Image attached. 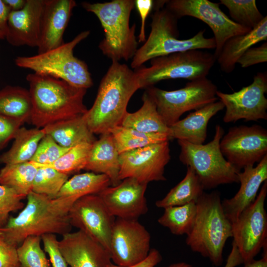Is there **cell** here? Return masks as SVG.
<instances>
[{"label": "cell", "instance_id": "obj_13", "mask_svg": "<svg viewBox=\"0 0 267 267\" xmlns=\"http://www.w3.org/2000/svg\"><path fill=\"white\" fill-rule=\"evenodd\" d=\"M220 146L226 160L241 171L267 154V131L257 124L232 127L223 135Z\"/></svg>", "mask_w": 267, "mask_h": 267}, {"label": "cell", "instance_id": "obj_41", "mask_svg": "<svg viewBox=\"0 0 267 267\" xmlns=\"http://www.w3.org/2000/svg\"><path fill=\"white\" fill-rule=\"evenodd\" d=\"M44 251L49 257L52 267H68L58 246V240L54 234H45L41 236Z\"/></svg>", "mask_w": 267, "mask_h": 267}, {"label": "cell", "instance_id": "obj_17", "mask_svg": "<svg viewBox=\"0 0 267 267\" xmlns=\"http://www.w3.org/2000/svg\"><path fill=\"white\" fill-rule=\"evenodd\" d=\"M68 216L72 226L78 228L109 252L115 220L98 195H89L77 200Z\"/></svg>", "mask_w": 267, "mask_h": 267}, {"label": "cell", "instance_id": "obj_36", "mask_svg": "<svg viewBox=\"0 0 267 267\" xmlns=\"http://www.w3.org/2000/svg\"><path fill=\"white\" fill-rule=\"evenodd\" d=\"M220 3L228 9L233 21L251 29L264 17L258 9L255 0H220Z\"/></svg>", "mask_w": 267, "mask_h": 267}, {"label": "cell", "instance_id": "obj_27", "mask_svg": "<svg viewBox=\"0 0 267 267\" xmlns=\"http://www.w3.org/2000/svg\"><path fill=\"white\" fill-rule=\"evenodd\" d=\"M143 104L136 111L127 112L121 126L145 134H164L168 135L169 127L159 114L156 104L146 92L142 96Z\"/></svg>", "mask_w": 267, "mask_h": 267}, {"label": "cell", "instance_id": "obj_49", "mask_svg": "<svg viewBox=\"0 0 267 267\" xmlns=\"http://www.w3.org/2000/svg\"><path fill=\"white\" fill-rule=\"evenodd\" d=\"M10 11H18L24 7L26 0H2Z\"/></svg>", "mask_w": 267, "mask_h": 267}, {"label": "cell", "instance_id": "obj_10", "mask_svg": "<svg viewBox=\"0 0 267 267\" xmlns=\"http://www.w3.org/2000/svg\"><path fill=\"white\" fill-rule=\"evenodd\" d=\"M217 86L207 77L189 81L184 88L167 91L154 86L146 92L155 102L157 110L169 127L185 112L196 110L217 101Z\"/></svg>", "mask_w": 267, "mask_h": 267}, {"label": "cell", "instance_id": "obj_43", "mask_svg": "<svg viewBox=\"0 0 267 267\" xmlns=\"http://www.w3.org/2000/svg\"><path fill=\"white\" fill-rule=\"evenodd\" d=\"M267 61V42L258 47H251L247 50L238 60L237 63L242 68L265 63Z\"/></svg>", "mask_w": 267, "mask_h": 267}, {"label": "cell", "instance_id": "obj_32", "mask_svg": "<svg viewBox=\"0 0 267 267\" xmlns=\"http://www.w3.org/2000/svg\"><path fill=\"white\" fill-rule=\"evenodd\" d=\"M38 169L30 161L5 165L0 170V184L13 189L26 198L32 191Z\"/></svg>", "mask_w": 267, "mask_h": 267}, {"label": "cell", "instance_id": "obj_35", "mask_svg": "<svg viewBox=\"0 0 267 267\" xmlns=\"http://www.w3.org/2000/svg\"><path fill=\"white\" fill-rule=\"evenodd\" d=\"M92 144L83 143L77 145L71 148L56 161L49 164L40 165L30 162L37 167L51 168L69 176L85 169Z\"/></svg>", "mask_w": 267, "mask_h": 267}, {"label": "cell", "instance_id": "obj_40", "mask_svg": "<svg viewBox=\"0 0 267 267\" xmlns=\"http://www.w3.org/2000/svg\"><path fill=\"white\" fill-rule=\"evenodd\" d=\"M24 198L13 189L0 184V228L6 224L10 213L23 208Z\"/></svg>", "mask_w": 267, "mask_h": 267}, {"label": "cell", "instance_id": "obj_1", "mask_svg": "<svg viewBox=\"0 0 267 267\" xmlns=\"http://www.w3.org/2000/svg\"><path fill=\"white\" fill-rule=\"evenodd\" d=\"M24 208L10 217L0 228V236L8 244L18 247L28 237L45 234L62 236L70 232L72 225L68 213L75 200L66 197L50 198L31 191Z\"/></svg>", "mask_w": 267, "mask_h": 267}, {"label": "cell", "instance_id": "obj_25", "mask_svg": "<svg viewBox=\"0 0 267 267\" xmlns=\"http://www.w3.org/2000/svg\"><path fill=\"white\" fill-rule=\"evenodd\" d=\"M267 40V17L249 32L233 36L224 44L216 58L221 70L226 73L235 69L238 60L253 45Z\"/></svg>", "mask_w": 267, "mask_h": 267}, {"label": "cell", "instance_id": "obj_48", "mask_svg": "<svg viewBox=\"0 0 267 267\" xmlns=\"http://www.w3.org/2000/svg\"><path fill=\"white\" fill-rule=\"evenodd\" d=\"M243 263V261L238 250L234 242H232L231 251L228 256L224 267H235Z\"/></svg>", "mask_w": 267, "mask_h": 267}, {"label": "cell", "instance_id": "obj_29", "mask_svg": "<svg viewBox=\"0 0 267 267\" xmlns=\"http://www.w3.org/2000/svg\"><path fill=\"white\" fill-rule=\"evenodd\" d=\"M111 185L110 180L105 175L93 172L77 174L67 180L56 198H70L76 201L85 196L97 195Z\"/></svg>", "mask_w": 267, "mask_h": 267}, {"label": "cell", "instance_id": "obj_5", "mask_svg": "<svg viewBox=\"0 0 267 267\" xmlns=\"http://www.w3.org/2000/svg\"><path fill=\"white\" fill-rule=\"evenodd\" d=\"M82 5L97 16L104 30V38L98 45L102 53L112 61L133 58L138 44L135 35V24L130 27V15L135 7V1L84 2Z\"/></svg>", "mask_w": 267, "mask_h": 267}, {"label": "cell", "instance_id": "obj_23", "mask_svg": "<svg viewBox=\"0 0 267 267\" xmlns=\"http://www.w3.org/2000/svg\"><path fill=\"white\" fill-rule=\"evenodd\" d=\"M224 108L220 100L189 113L169 127V140L177 139L194 144H202L207 138L210 120Z\"/></svg>", "mask_w": 267, "mask_h": 267}, {"label": "cell", "instance_id": "obj_34", "mask_svg": "<svg viewBox=\"0 0 267 267\" xmlns=\"http://www.w3.org/2000/svg\"><path fill=\"white\" fill-rule=\"evenodd\" d=\"M111 134L120 154L153 144L169 141L164 134H145L121 125L113 129Z\"/></svg>", "mask_w": 267, "mask_h": 267}, {"label": "cell", "instance_id": "obj_38", "mask_svg": "<svg viewBox=\"0 0 267 267\" xmlns=\"http://www.w3.org/2000/svg\"><path fill=\"white\" fill-rule=\"evenodd\" d=\"M41 237L26 238L17 248L21 267H50V261L41 247Z\"/></svg>", "mask_w": 267, "mask_h": 267}, {"label": "cell", "instance_id": "obj_15", "mask_svg": "<svg viewBox=\"0 0 267 267\" xmlns=\"http://www.w3.org/2000/svg\"><path fill=\"white\" fill-rule=\"evenodd\" d=\"M119 179L133 178L148 184L165 181V166L171 159L169 141L151 144L120 154Z\"/></svg>", "mask_w": 267, "mask_h": 267}, {"label": "cell", "instance_id": "obj_31", "mask_svg": "<svg viewBox=\"0 0 267 267\" xmlns=\"http://www.w3.org/2000/svg\"><path fill=\"white\" fill-rule=\"evenodd\" d=\"M204 188L195 172L189 167L184 178L172 188L162 199L157 200V207L165 208L181 206L191 202H196L204 192Z\"/></svg>", "mask_w": 267, "mask_h": 267}, {"label": "cell", "instance_id": "obj_7", "mask_svg": "<svg viewBox=\"0 0 267 267\" xmlns=\"http://www.w3.org/2000/svg\"><path fill=\"white\" fill-rule=\"evenodd\" d=\"M82 32L72 41L54 48L30 56H17L15 63L19 67L34 73L62 80L77 88L88 89L93 85L87 64L74 55L76 46L89 35Z\"/></svg>", "mask_w": 267, "mask_h": 267}, {"label": "cell", "instance_id": "obj_9", "mask_svg": "<svg viewBox=\"0 0 267 267\" xmlns=\"http://www.w3.org/2000/svg\"><path fill=\"white\" fill-rule=\"evenodd\" d=\"M216 61L213 53L191 49L153 58L150 66L140 67L134 72L140 89H147L164 80L192 81L206 77Z\"/></svg>", "mask_w": 267, "mask_h": 267}, {"label": "cell", "instance_id": "obj_33", "mask_svg": "<svg viewBox=\"0 0 267 267\" xmlns=\"http://www.w3.org/2000/svg\"><path fill=\"white\" fill-rule=\"evenodd\" d=\"M197 212L196 202L164 208L158 222L177 235H187L192 229Z\"/></svg>", "mask_w": 267, "mask_h": 267}, {"label": "cell", "instance_id": "obj_3", "mask_svg": "<svg viewBox=\"0 0 267 267\" xmlns=\"http://www.w3.org/2000/svg\"><path fill=\"white\" fill-rule=\"evenodd\" d=\"M32 110L30 122L41 129L52 123L84 115L88 109L84 103L87 89L74 87L50 76L29 74Z\"/></svg>", "mask_w": 267, "mask_h": 267}, {"label": "cell", "instance_id": "obj_50", "mask_svg": "<svg viewBox=\"0 0 267 267\" xmlns=\"http://www.w3.org/2000/svg\"><path fill=\"white\" fill-rule=\"evenodd\" d=\"M243 267H267V255H263L261 259L259 260L254 259L245 264Z\"/></svg>", "mask_w": 267, "mask_h": 267}, {"label": "cell", "instance_id": "obj_51", "mask_svg": "<svg viewBox=\"0 0 267 267\" xmlns=\"http://www.w3.org/2000/svg\"><path fill=\"white\" fill-rule=\"evenodd\" d=\"M167 267H192V266L185 262H179L173 264Z\"/></svg>", "mask_w": 267, "mask_h": 267}, {"label": "cell", "instance_id": "obj_26", "mask_svg": "<svg viewBox=\"0 0 267 267\" xmlns=\"http://www.w3.org/2000/svg\"><path fill=\"white\" fill-rule=\"evenodd\" d=\"M84 114L52 123L43 129L45 134L64 147L71 148L83 143L92 144L96 139L89 130Z\"/></svg>", "mask_w": 267, "mask_h": 267}, {"label": "cell", "instance_id": "obj_20", "mask_svg": "<svg viewBox=\"0 0 267 267\" xmlns=\"http://www.w3.org/2000/svg\"><path fill=\"white\" fill-rule=\"evenodd\" d=\"M44 0H26L23 8L10 11L5 39L14 46L38 47Z\"/></svg>", "mask_w": 267, "mask_h": 267}, {"label": "cell", "instance_id": "obj_47", "mask_svg": "<svg viewBox=\"0 0 267 267\" xmlns=\"http://www.w3.org/2000/svg\"><path fill=\"white\" fill-rule=\"evenodd\" d=\"M10 10L2 0H0V41L5 39L7 20Z\"/></svg>", "mask_w": 267, "mask_h": 267}, {"label": "cell", "instance_id": "obj_4", "mask_svg": "<svg viewBox=\"0 0 267 267\" xmlns=\"http://www.w3.org/2000/svg\"><path fill=\"white\" fill-rule=\"evenodd\" d=\"M195 222L185 242L191 250L209 259L212 264L221 266L223 250L227 239L232 236L231 222L223 210L217 191L203 192L196 202Z\"/></svg>", "mask_w": 267, "mask_h": 267}, {"label": "cell", "instance_id": "obj_2", "mask_svg": "<svg viewBox=\"0 0 267 267\" xmlns=\"http://www.w3.org/2000/svg\"><path fill=\"white\" fill-rule=\"evenodd\" d=\"M140 89L134 71L126 64L112 61L102 78L94 102L84 114L94 134L110 133L121 125L133 95Z\"/></svg>", "mask_w": 267, "mask_h": 267}, {"label": "cell", "instance_id": "obj_6", "mask_svg": "<svg viewBox=\"0 0 267 267\" xmlns=\"http://www.w3.org/2000/svg\"><path fill=\"white\" fill-rule=\"evenodd\" d=\"M178 18L167 8L155 7L152 16L151 31L144 44L132 58L131 67L137 69L153 58L191 49H215V39L204 36L205 30L199 31L187 39H179Z\"/></svg>", "mask_w": 267, "mask_h": 267}, {"label": "cell", "instance_id": "obj_12", "mask_svg": "<svg viewBox=\"0 0 267 267\" xmlns=\"http://www.w3.org/2000/svg\"><path fill=\"white\" fill-rule=\"evenodd\" d=\"M166 8L178 19L191 16L207 24L212 30L216 42L217 57L225 42L231 37L249 32L252 29L239 25L220 8V3L208 0H167Z\"/></svg>", "mask_w": 267, "mask_h": 267}, {"label": "cell", "instance_id": "obj_21", "mask_svg": "<svg viewBox=\"0 0 267 267\" xmlns=\"http://www.w3.org/2000/svg\"><path fill=\"white\" fill-rule=\"evenodd\" d=\"M76 5L74 0H44L38 53L64 43L63 34Z\"/></svg>", "mask_w": 267, "mask_h": 267}, {"label": "cell", "instance_id": "obj_44", "mask_svg": "<svg viewBox=\"0 0 267 267\" xmlns=\"http://www.w3.org/2000/svg\"><path fill=\"white\" fill-rule=\"evenodd\" d=\"M17 248L5 242L0 236V267H21Z\"/></svg>", "mask_w": 267, "mask_h": 267}, {"label": "cell", "instance_id": "obj_28", "mask_svg": "<svg viewBox=\"0 0 267 267\" xmlns=\"http://www.w3.org/2000/svg\"><path fill=\"white\" fill-rule=\"evenodd\" d=\"M45 135L43 128L21 127L14 138L11 148L0 155V163L8 165L30 161Z\"/></svg>", "mask_w": 267, "mask_h": 267}, {"label": "cell", "instance_id": "obj_37", "mask_svg": "<svg viewBox=\"0 0 267 267\" xmlns=\"http://www.w3.org/2000/svg\"><path fill=\"white\" fill-rule=\"evenodd\" d=\"M32 191L55 198L69 176L48 167H38Z\"/></svg>", "mask_w": 267, "mask_h": 267}, {"label": "cell", "instance_id": "obj_11", "mask_svg": "<svg viewBox=\"0 0 267 267\" xmlns=\"http://www.w3.org/2000/svg\"><path fill=\"white\" fill-rule=\"evenodd\" d=\"M267 194V180L255 201L231 223L232 242L244 264L254 260L267 244V214L265 208Z\"/></svg>", "mask_w": 267, "mask_h": 267}, {"label": "cell", "instance_id": "obj_22", "mask_svg": "<svg viewBox=\"0 0 267 267\" xmlns=\"http://www.w3.org/2000/svg\"><path fill=\"white\" fill-rule=\"evenodd\" d=\"M238 176L240 186L238 192L233 197L222 201L224 213L231 223L255 201L261 185L267 180V154L256 167H245Z\"/></svg>", "mask_w": 267, "mask_h": 267}, {"label": "cell", "instance_id": "obj_19", "mask_svg": "<svg viewBox=\"0 0 267 267\" xmlns=\"http://www.w3.org/2000/svg\"><path fill=\"white\" fill-rule=\"evenodd\" d=\"M58 246L70 267H108L112 263L109 252L81 230L63 235Z\"/></svg>", "mask_w": 267, "mask_h": 267}, {"label": "cell", "instance_id": "obj_14", "mask_svg": "<svg viewBox=\"0 0 267 267\" xmlns=\"http://www.w3.org/2000/svg\"><path fill=\"white\" fill-rule=\"evenodd\" d=\"M267 72L258 73L250 85L237 91L227 93L218 90L217 96L225 108L223 122L229 123L240 119L246 122L267 120Z\"/></svg>", "mask_w": 267, "mask_h": 267}, {"label": "cell", "instance_id": "obj_18", "mask_svg": "<svg viewBox=\"0 0 267 267\" xmlns=\"http://www.w3.org/2000/svg\"><path fill=\"white\" fill-rule=\"evenodd\" d=\"M147 186L146 183L129 178L118 185L108 186L97 195L113 217L137 220L148 211L145 196Z\"/></svg>", "mask_w": 267, "mask_h": 267}, {"label": "cell", "instance_id": "obj_30", "mask_svg": "<svg viewBox=\"0 0 267 267\" xmlns=\"http://www.w3.org/2000/svg\"><path fill=\"white\" fill-rule=\"evenodd\" d=\"M32 103L29 90L19 86H7L0 90V114L30 122Z\"/></svg>", "mask_w": 267, "mask_h": 267}, {"label": "cell", "instance_id": "obj_45", "mask_svg": "<svg viewBox=\"0 0 267 267\" xmlns=\"http://www.w3.org/2000/svg\"><path fill=\"white\" fill-rule=\"evenodd\" d=\"M134 1L135 7H136L141 19V26L138 35V42H144L146 40V19L153 7L154 1L152 0H136Z\"/></svg>", "mask_w": 267, "mask_h": 267}, {"label": "cell", "instance_id": "obj_8", "mask_svg": "<svg viewBox=\"0 0 267 267\" xmlns=\"http://www.w3.org/2000/svg\"><path fill=\"white\" fill-rule=\"evenodd\" d=\"M224 134L223 128L217 125L213 139L205 144L178 140L180 148V161L195 172L204 190L221 184L239 183L238 175L241 171L226 160L220 149V141Z\"/></svg>", "mask_w": 267, "mask_h": 267}, {"label": "cell", "instance_id": "obj_39", "mask_svg": "<svg viewBox=\"0 0 267 267\" xmlns=\"http://www.w3.org/2000/svg\"><path fill=\"white\" fill-rule=\"evenodd\" d=\"M70 148L60 145L50 135L45 134L30 161L40 165L49 164L58 160Z\"/></svg>", "mask_w": 267, "mask_h": 267}, {"label": "cell", "instance_id": "obj_16", "mask_svg": "<svg viewBox=\"0 0 267 267\" xmlns=\"http://www.w3.org/2000/svg\"><path fill=\"white\" fill-rule=\"evenodd\" d=\"M151 236L137 220H115L109 251L111 261L130 266L144 260L150 250Z\"/></svg>", "mask_w": 267, "mask_h": 267}, {"label": "cell", "instance_id": "obj_46", "mask_svg": "<svg viewBox=\"0 0 267 267\" xmlns=\"http://www.w3.org/2000/svg\"><path fill=\"white\" fill-rule=\"evenodd\" d=\"M162 260V257L159 251L155 249H151L147 257L142 261L130 266H119L111 263L108 267H155Z\"/></svg>", "mask_w": 267, "mask_h": 267}, {"label": "cell", "instance_id": "obj_42", "mask_svg": "<svg viewBox=\"0 0 267 267\" xmlns=\"http://www.w3.org/2000/svg\"><path fill=\"white\" fill-rule=\"evenodd\" d=\"M23 124L20 120L0 114V150L14 139Z\"/></svg>", "mask_w": 267, "mask_h": 267}, {"label": "cell", "instance_id": "obj_24", "mask_svg": "<svg viewBox=\"0 0 267 267\" xmlns=\"http://www.w3.org/2000/svg\"><path fill=\"white\" fill-rule=\"evenodd\" d=\"M120 153L110 133L100 134L92 144L89 159L84 170L104 174L110 180L111 186L118 185L120 170Z\"/></svg>", "mask_w": 267, "mask_h": 267}]
</instances>
